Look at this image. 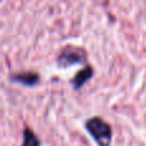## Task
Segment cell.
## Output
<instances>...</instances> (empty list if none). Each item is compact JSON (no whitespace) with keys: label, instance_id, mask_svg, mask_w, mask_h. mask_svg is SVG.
Listing matches in <instances>:
<instances>
[{"label":"cell","instance_id":"1","mask_svg":"<svg viewBox=\"0 0 146 146\" xmlns=\"http://www.w3.org/2000/svg\"><path fill=\"white\" fill-rule=\"evenodd\" d=\"M85 127L98 146H110L113 131L108 122L99 117H92L88 121H86Z\"/></svg>","mask_w":146,"mask_h":146},{"label":"cell","instance_id":"2","mask_svg":"<svg viewBox=\"0 0 146 146\" xmlns=\"http://www.w3.org/2000/svg\"><path fill=\"white\" fill-rule=\"evenodd\" d=\"M87 62V54L83 49L68 46L60 53V55L56 59V63L59 67H71L74 64H83Z\"/></svg>","mask_w":146,"mask_h":146},{"label":"cell","instance_id":"3","mask_svg":"<svg viewBox=\"0 0 146 146\" xmlns=\"http://www.w3.org/2000/svg\"><path fill=\"white\" fill-rule=\"evenodd\" d=\"M10 81L21 83L23 86L32 87V86H36L40 82V76L36 72H21V73H14V74L10 76Z\"/></svg>","mask_w":146,"mask_h":146},{"label":"cell","instance_id":"4","mask_svg":"<svg viewBox=\"0 0 146 146\" xmlns=\"http://www.w3.org/2000/svg\"><path fill=\"white\" fill-rule=\"evenodd\" d=\"M94 76V68L91 66H86L83 69H81L74 77L72 78V87L73 90H80L86 85L87 81H90Z\"/></svg>","mask_w":146,"mask_h":146},{"label":"cell","instance_id":"5","mask_svg":"<svg viewBox=\"0 0 146 146\" xmlns=\"http://www.w3.org/2000/svg\"><path fill=\"white\" fill-rule=\"evenodd\" d=\"M22 146H41V140L37 137V135L30 128L26 127L23 129V141Z\"/></svg>","mask_w":146,"mask_h":146}]
</instances>
